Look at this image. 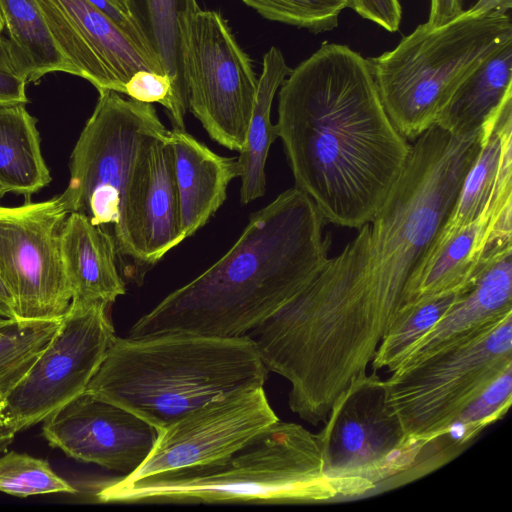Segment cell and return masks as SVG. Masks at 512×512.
I'll return each mask as SVG.
<instances>
[{
    "instance_id": "1",
    "label": "cell",
    "mask_w": 512,
    "mask_h": 512,
    "mask_svg": "<svg viewBox=\"0 0 512 512\" xmlns=\"http://www.w3.org/2000/svg\"><path fill=\"white\" fill-rule=\"evenodd\" d=\"M278 138L295 187L325 220L360 229L373 219L411 145L391 122L367 59L323 43L279 90Z\"/></svg>"
},
{
    "instance_id": "2",
    "label": "cell",
    "mask_w": 512,
    "mask_h": 512,
    "mask_svg": "<svg viewBox=\"0 0 512 512\" xmlns=\"http://www.w3.org/2000/svg\"><path fill=\"white\" fill-rule=\"evenodd\" d=\"M326 223L304 192H282L250 216L217 262L139 318L128 337L247 335L323 269L332 242L323 234Z\"/></svg>"
},
{
    "instance_id": "3",
    "label": "cell",
    "mask_w": 512,
    "mask_h": 512,
    "mask_svg": "<svg viewBox=\"0 0 512 512\" xmlns=\"http://www.w3.org/2000/svg\"><path fill=\"white\" fill-rule=\"evenodd\" d=\"M268 372L249 335L116 336L86 391L159 431L210 401L263 387Z\"/></svg>"
},
{
    "instance_id": "4",
    "label": "cell",
    "mask_w": 512,
    "mask_h": 512,
    "mask_svg": "<svg viewBox=\"0 0 512 512\" xmlns=\"http://www.w3.org/2000/svg\"><path fill=\"white\" fill-rule=\"evenodd\" d=\"M102 503H317L341 499L324 470L316 433L278 421L233 455L136 480L119 477L95 492Z\"/></svg>"
},
{
    "instance_id": "5",
    "label": "cell",
    "mask_w": 512,
    "mask_h": 512,
    "mask_svg": "<svg viewBox=\"0 0 512 512\" xmlns=\"http://www.w3.org/2000/svg\"><path fill=\"white\" fill-rule=\"evenodd\" d=\"M168 133L152 104L100 92L59 196L69 214L80 213L111 235L122 272L138 285L147 273L138 233L140 184L152 144Z\"/></svg>"
},
{
    "instance_id": "6",
    "label": "cell",
    "mask_w": 512,
    "mask_h": 512,
    "mask_svg": "<svg viewBox=\"0 0 512 512\" xmlns=\"http://www.w3.org/2000/svg\"><path fill=\"white\" fill-rule=\"evenodd\" d=\"M482 129L454 136L437 125L415 139L406 164L369 223V278L375 300L394 322L406 284L449 216L476 158Z\"/></svg>"
},
{
    "instance_id": "7",
    "label": "cell",
    "mask_w": 512,
    "mask_h": 512,
    "mask_svg": "<svg viewBox=\"0 0 512 512\" xmlns=\"http://www.w3.org/2000/svg\"><path fill=\"white\" fill-rule=\"evenodd\" d=\"M512 39L508 11L479 0L450 21L419 25L392 50L367 59L391 122L407 140L431 126L461 82Z\"/></svg>"
},
{
    "instance_id": "8",
    "label": "cell",
    "mask_w": 512,
    "mask_h": 512,
    "mask_svg": "<svg viewBox=\"0 0 512 512\" xmlns=\"http://www.w3.org/2000/svg\"><path fill=\"white\" fill-rule=\"evenodd\" d=\"M512 367V312L383 380L385 400L419 444L446 429L502 372Z\"/></svg>"
},
{
    "instance_id": "9",
    "label": "cell",
    "mask_w": 512,
    "mask_h": 512,
    "mask_svg": "<svg viewBox=\"0 0 512 512\" xmlns=\"http://www.w3.org/2000/svg\"><path fill=\"white\" fill-rule=\"evenodd\" d=\"M317 432L324 470L341 499L392 488L409 468L410 441L385 400L375 372L352 382Z\"/></svg>"
},
{
    "instance_id": "10",
    "label": "cell",
    "mask_w": 512,
    "mask_h": 512,
    "mask_svg": "<svg viewBox=\"0 0 512 512\" xmlns=\"http://www.w3.org/2000/svg\"><path fill=\"white\" fill-rule=\"evenodd\" d=\"M104 302L70 306L28 372L5 396L16 432L33 426L86 391L116 338Z\"/></svg>"
},
{
    "instance_id": "11",
    "label": "cell",
    "mask_w": 512,
    "mask_h": 512,
    "mask_svg": "<svg viewBox=\"0 0 512 512\" xmlns=\"http://www.w3.org/2000/svg\"><path fill=\"white\" fill-rule=\"evenodd\" d=\"M186 70L189 110L211 139L240 152L246 142L258 79L249 56L219 12L198 9L194 14Z\"/></svg>"
},
{
    "instance_id": "12",
    "label": "cell",
    "mask_w": 512,
    "mask_h": 512,
    "mask_svg": "<svg viewBox=\"0 0 512 512\" xmlns=\"http://www.w3.org/2000/svg\"><path fill=\"white\" fill-rule=\"evenodd\" d=\"M60 197L0 206V278L17 319H61L72 301L61 255L68 216Z\"/></svg>"
},
{
    "instance_id": "13",
    "label": "cell",
    "mask_w": 512,
    "mask_h": 512,
    "mask_svg": "<svg viewBox=\"0 0 512 512\" xmlns=\"http://www.w3.org/2000/svg\"><path fill=\"white\" fill-rule=\"evenodd\" d=\"M278 421L263 387L231 393L159 430L145 461L123 477L136 480L225 459Z\"/></svg>"
},
{
    "instance_id": "14",
    "label": "cell",
    "mask_w": 512,
    "mask_h": 512,
    "mask_svg": "<svg viewBox=\"0 0 512 512\" xmlns=\"http://www.w3.org/2000/svg\"><path fill=\"white\" fill-rule=\"evenodd\" d=\"M42 434L67 456L129 476L151 452L158 429L87 391L45 418Z\"/></svg>"
},
{
    "instance_id": "15",
    "label": "cell",
    "mask_w": 512,
    "mask_h": 512,
    "mask_svg": "<svg viewBox=\"0 0 512 512\" xmlns=\"http://www.w3.org/2000/svg\"><path fill=\"white\" fill-rule=\"evenodd\" d=\"M46 26L75 75L98 92L124 94L139 70L161 73L156 64L86 0H36Z\"/></svg>"
},
{
    "instance_id": "16",
    "label": "cell",
    "mask_w": 512,
    "mask_h": 512,
    "mask_svg": "<svg viewBox=\"0 0 512 512\" xmlns=\"http://www.w3.org/2000/svg\"><path fill=\"white\" fill-rule=\"evenodd\" d=\"M512 249V193L494 198L472 222L437 235L406 284L403 305L473 287L486 264Z\"/></svg>"
},
{
    "instance_id": "17",
    "label": "cell",
    "mask_w": 512,
    "mask_h": 512,
    "mask_svg": "<svg viewBox=\"0 0 512 512\" xmlns=\"http://www.w3.org/2000/svg\"><path fill=\"white\" fill-rule=\"evenodd\" d=\"M180 222L184 238L203 227L221 207L230 182L240 176L236 157L216 154L185 130H169Z\"/></svg>"
},
{
    "instance_id": "18",
    "label": "cell",
    "mask_w": 512,
    "mask_h": 512,
    "mask_svg": "<svg viewBox=\"0 0 512 512\" xmlns=\"http://www.w3.org/2000/svg\"><path fill=\"white\" fill-rule=\"evenodd\" d=\"M510 312L512 249L498 254L486 264L473 287L411 346L397 367L417 361Z\"/></svg>"
},
{
    "instance_id": "19",
    "label": "cell",
    "mask_w": 512,
    "mask_h": 512,
    "mask_svg": "<svg viewBox=\"0 0 512 512\" xmlns=\"http://www.w3.org/2000/svg\"><path fill=\"white\" fill-rule=\"evenodd\" d=\"M61 255L72 301L111 305L125 294L114 240L86 216L68 214L61 232Z\"/></svg>"
},
{
    "instance_id": "20",
    "label": "cell",
    "mask_w": 512,
    "mask_h": 512,
    "mask_svg": "<svg viewBox=\"0 0 512 512\" xmlns=\"http://www.w3.org/2000/svg\"><path fill=\"white\" fill-rule=\"evenodd\" d=\"M138 233L146 272L185 239L169 133L152 144L146 159L138 200Z\"/></svg>"
},
{
    "instance_id": "21",
    "label": "cell",
    "mask_w": 512,
    "mask_h": 512,
    "mask_svg": "<svg viewBox=\"0 0 512 512\" xmlns=\"http://www.w3.org/2000/svg\"><path fill=\"white\" fill-rule=\"evenodd\" d=\"M508 193H512V101L482 127L478 154L437 235L454 232L472 222L495 197Z\"/></svg>"
},
{
    "instance_id": "22",
    "label": "cell",
    "mask_w": 512,
    "mask_h": 512,
    "mask_svg": "<svg viewBox=\"0 0 512 512\" xmlns=\"http://www.w3.org/2000/svg\"><path fill=\"white\" fill-rule=\"evenodd\" d=\"M145 47L171 82L177 108L189 109L186 57L196 0H124Z\"/></svg>"
},
{
    "instance_id": "23",
    "label": "cell",
    "mask_w": 512,
    "mask_h": 512,
    "mask_svg": "<svg viewBox=\"0 0 512 512\" xmlns=\"http://www.w3.org/2000/svg\"><path fill=\"white\" fill-rule=\"evenodd\" d=\"M512 101V39L485 58L457 87L435 125L454 136H466Z\"/></svg>"
},
{
    "instance_id": "24",
    "label": "cell",
    "mask_w": 512,
    "mask_h": 512,
    "mask_svg": "<svg viewBox=\"0 0 512 512\" xmlns=\"http://www.w3.org/2000/svg\"><path fill=\"white\" fill-rule=\"evenodd\" d=\"M291 70L279 48L271 47L265 53L246 142L237 157L242 204H248L265 194L266 160L272 143L278 138L276 125L271 121L272 103Z\"/></svg>"
},
{
    "instance_id": "25",
    "label": "cell",
    "mask_w": 512,
    "mask_h": 512,
    "mask_svg": "<svg viewBox=\"0 0 512 512\" xmlns=\"http://www.w3.org/2000/svg\"><path fill=\"white\" fill-rule=\"evenodd\" d=\"M37 120L25 104L0 106V189L29 197L50 181Z\"/></svg>"
},
{
    "instance_id": "26",
    "label": "cell",
    "mask_w": 512,
    "mask_h": 512,
    "mask_svg": "<svg viewBox=\"0 0 512 512\" xmlns=\"http://www.w3.org/2000/svg\"><path fill=\"white\" fill-rule=\"evenodd\" d=\"M0 14L19 75L27 82L52 72L75 75L54 43L36 0H0Z\"/></svg>"
},
{
    "instance_id": "27",
    "label": "cell",
    "mask_w": 512,
    "mask_h": 512,
    "mask_svg": "<svg viewBox=\"0 0 512 512\" xmlns=\"http://www.w3.org/2000/svg\"><path fill=\"white\" fill-rule=\"evenodd\" d=\"M467 291L447 292L404 304L377 348L371 362L374 372L380 369L393 371L411 346L426 334Z\"/></svg>"
},
{
    "instance_id": "28",
    "label": "cell",
    "mask_w": 512,
    "mask_h": 512,
    "mask_svg": "<svg viewBox=\"0 0 512 512\" xmlns=\"http://www.w3.org/2000/svg\"><path fill=\"white\" fill-rule=\"evenodd\" d=\"M61 319H10L0 326L1 396L5 398L28 372L54 335Z\"/></svg>"
},
{
    "instance_id": "29",
    "label": "cell",
    "mask_w": 512,
    "mask_h": 512,
    "mask_svg": "<svg viewBox=\"0 0 512 512\" xmlns=\"http://www.w3.org/2000/svg\"><path fill=\"white\" fill-rule=\"evenodd\" d=\"M0 492L26 498L53 493L75 494L78 490L57 475L47 460L10 451L0 457Z\"/></svg>"
},
{
    "instance_id": "30",
    "label": "cell",
    "mask_w": 512,
    "mask_h": 512,
    "mask_svg": "<svg viewBox=\"0 0 512 512\" xmlns=\"http://www.w3.org/2000/svg\"><path fill=\"white\" fill-rule=\"evenodd\" d=\"M262 17L307 29L312 33L333 30L348 0H242Z\"/></svg>"
},
{
    "instance_id": "31",
    "label": "cell",
    "mask_w": 512,
    "mask_h": 512,
    "mask_svg": "<svg viewBox=\"0 0 512 512\" xmlns=\"http://www.w3.org/2000/svg\"><path fill=\"white\" fill-rule=\"evenodd\" d=\"M362 18L370 20L388 32H396L401 23L402 8L399 0H348Z\"/></svg>"
},
{
    "instance_id": "32",
    "label": "cell",
    "mask_w": 512,
    "mask_h": 512,
    "mask_svg": "<svg viewBox=\"0 0 512 512\" xmlns=\"http://www.w3.org/2000/svg\"><path fill=\"white\" fill-rule=\"evenodd\" d=\"M86 1H88L103 15H105L115 26H117L125 35H127L142 52H144L154 62V60L150 57L143 42V39L127 10L124 0ZM156 66L158 67L157 64ZM159 70L161 71L160 68ZM161 73L163 72L161 71Z\"/></svg>"
},
{
    "instance_id": "33",
    "label": "cell",
    "mask_w": 512,
    "mask_h": 512,
    "mask_svg": "<svg viewBox=\"0 0 512 512\" xmlns=\"http://www.w3.org/2000/svg\"><path fill=\"white\" fill-rule=\"evenodd\" d=\"M26 79L0 69V106L26 104Z\"/></svg>"
},
{
    "instance_id": "34",
    "label": "cell",
    "mask_w": 512,
    "mask_h": 512,
    "mask_svg": "<svg viewBox=\"0 0 512 512\" xmlns=\"http://www.w3.org/2000/svg\"><path fill=\"white\" fill-rule=\"evenodd\" d=\"M462 0H431L429 18L431 26L442 25L463 12Z\"/></svg>"
},
{
    "instance_id": "35",
    "label": "cell",
    "mask_w": 512,
    "mask_h": 512,
    "mask_svg": "<svg viewBox=\"0 0 512 512\" xmlns=\"http://www.w3.org/2000/svg\"><path fill=\"white\" fill-rule=\"evenodd\" d=\"M16 433L6 416L4 397L0 395V452L12 443Z\"/></svg>"
},
{
    "instance_id": "36",
    "label": "cell",
    "mask_w": 512,
    "mask_h": 512,
    "mask_svg": "<svg viewBox=\"0 0 512 512\" xmlns=\"http://www.w3.org/2000/svg\"><path fill=\"white\" fill-rule=\"evenodd\" d=\"M0 69L19 75L9 41L0 33ZM21 76V75H20Z\"/></svg>"
},
{
    "instance_id": "37",
    "label": "cell",
    "mask_w": 512,
    "mask_h": 512,
    "mask_svg": "<svg viewBox=\"0 0 512 512\" xmlns=\"http://www.w3.org/2000/svg\"><path fill=\"white\" fill-rule=\"evenodd\" d=\"M0 317L17 319L14 304L10 293L0 278Z\"/></svg>"
},
{
    "instance_id": "38",
    "label": "cell",
    "mask_w": 512,
    "mask_h": 512,
    "mask_svg": "<svg viewBox=\"0 0 512 512\" xmlns=\"http://www.w3.org/2000/svg\"><path fill=\"white\" fill-rule=\"evenodd\" d=\"M10 319H5V318H1L0 317V326L5 324L7 321H9Z\"/></svg>"
},
{
    "instance_id": "39",
    "label": "cell",
    "mask_w": 512,
    "mask_h": 512,
    "mask_svg": "<svg viewBox=\"0 0 512 512\" xmlns=\"http://www.w3.org/2000/svg\"><path fill=\"white\" fill-rule=\"evenodd\" d=\"M4 193L2 192V190L0 189V199L3 197Z\"/></svg>"
}]
</instances>
